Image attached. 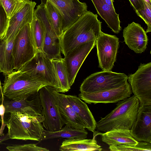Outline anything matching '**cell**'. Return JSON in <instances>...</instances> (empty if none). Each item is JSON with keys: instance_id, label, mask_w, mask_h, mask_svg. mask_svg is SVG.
<instances>
[{"instance_id": "4dcf8cb0", "label": "cell", "mask_w": 151, "mask_h": 151, "mask_svg": "<svg viewBox=\"0 0 151 151\" xmlns=\"http://www.w3.org/2000/svg\"><path fill=\"white\" fill-rule=\"evenodd\" d=\"M144 8L135 12L137 15L145 22L147 27L146 32H151V5L144 1Z\"/></svg>"}, {"instance_id": "e0dca14e", "label": "cell", "mask_w": 151, "mask_h": 151, "mask_svg": "<svg viewBox=\"0 0 151 151\" xmlns=\"http://www.w3.org/2000/svg\"><path fill=\"white\" fill-rule=\"evenodd\" d=\"M3 103L5 113L16 111L42 115L38 92L28 99L19 101L11 100L4 96Z\"/></svg>"}, {"instance_id": "44dd1931", "label": "cell", "mask_w": 151, "mask_h": 151, "mask_svg": "<svg viewBox=\"0 0 151 151\" xmlns=\"http://www.w3.org/2000/svg\"><path fill=\"white\" fill-rule=\"evenodd\" d=\"M96 134L100 135L102 141L109 146L136 145L138 142L132 137L128 129H115L104 133L99 132Z\"/></svg>"}, {"instance_id": "8fae6325", "label": "cell", "mask_w": 151, "mask_h": 151, "mask_svg": "<svg viewBox=\"0 0 151 151\" xmlns=\"http://www.w3.org/2000/svg\"><path fill=\"white\" fill-rule=\"evenodd\" d=\"M132 93L129 83L127 82L117 88L102 91L89 93H81L78 97L89 104L99 103H116L130 97Z\"/></svg>"}, {"instance_id": "9c48e42d", "label": "cell", "mask_w": 151, "mask_h": 151, "mask_svg": "<svg viewBox=\"0 0 151 151\" xmlns=\"http://www.w3.org/2000/svg\"><path fill=\"white\" fill-rule=\"evenodd\" d=\"M127 80L139 105H151V62L141 63L134 73L128 76Z\"/></svg>"}, {"instance_id": "83f0119b", "label": "cell", "mask_w": 151, "mask_h": 151, "mask_svg": "<svg viewBox=\"0 0 151 151\" xmlns=\"http://www.w3.org/2000/svg\"><path fill=\"white\" fill-rule=\"evenodd\" d=\"M45 5L52 27L59 38L63 32L62 29V15L59 10L50 0H47Z\"/></svg>"}, {"instance_id": "836d02e7", "label": "cell", "mask_w": 151, "mask_h": 151, "mask_svg": "<svg viewBox=\"0 0 151 151\" xmlns=\"http://www.w3.org/2000/svg\"><path fill=\"white\" fill-rule=\"evenodd\" d=\"M135 11L144 8V0H129Z\"/></svg>"}, {"instance_id": "2e32d148", "label": "cell", "mask_w": 151, "mask_h": 151, "mask_svg": "<svg viewBox=\"0 0 151 151\" xmlns=\"http://www.w3.org/2000/svg\"><path fill=\"white\" fill-rule=\"evenodd\" d=\"M123 33L124 41L130 49L137 53L145 51L148 39L147 33L140 24L134 22L129 24Z\"/></svg>"}, {"instance_id": "7a4b0ae2", "label": "cell", "mask_w": 151, "mask_h": 151, "mask_svg": "<svg viewBox=\"0 0 151 151\" xmlns=\"http://www.w3.org/2000/svg\"><path fill=\"white\" fill-rule=\"evenodd\" d=\"M9 114L4 123L10 139L40 141L45 130L42 124L44 120L42 115L16 111Z\"/></svg>"}, {"instance_id": "f1b7e54d", "label": "cell", "mask_w": 151, "mask_h": 151, "mask_svg": "<svg viewBox=\"0 0 151 151\" xmlns=\"http://www.w3.org/2000/svg\"><path fill=\"white\" fill-rule=\"evenodd\" d=\"M111 151H151V143L138 142L136 145H122L109 146Z\"/></svg>"}, {"instance_id": "5bb4252c", "label": "cell", "mask_w": 151, "mask_h": 151, "mask_svg": "<svg viewBox=\"0 0 151 151\" xmlns=\"http://www.w3.org/2000/svg\"><path fill=\"white\" fill-rule=\"evenodd\" d=\"M35 1H25L17 12L10 19L5 34L3 38L9 41L14 39L20 29L25 25L31 23L34 16Z\"/></svg>"}, {"instance_id": "ab89813d", "label": "cell", "mask_w": 151, "mask_h": 151, "mask_svg": "<svg viewBox=\"0 0 151 151\" xmlns=\"http://www.w3.org/2000/svg\"><path fill=\"white\" fill-rule=\"evenodd\" d=\"M19 1H22V0H17Z\"/></svg>"}, {"instance_id": "484cf974", "label": "cell", "mask_w": 151, "mask_h": 151, "mask_svg": "<svg viewBox=\"0 0 151 151\" xmlns=\"http://www.w3.org/2000/svg\"><path fill=\"white\" fill-rule=\"evenodd\" d=\"M42 52L51 60L61 58L59 38L52 36L45 31Z\"/></svg>"}, {"instance_id": "d590c367", "label": "cell", "mask_w": 151, "mask_h": 151, "mask_svg": "<svg viewBox=\"0 0 151 151\" xmlns=\"http://www.w3.org/2000/svg\"><path fill=\"white\" fill-rule=\"evenodd\" d=\"M1 132H0V144L3 142L10 139L8 133L5 134H4L2 136H1Z\"/></svg>"}, {"instance_id": "277c9868", "label": "cell", "mask_w": 151, "mask_h": 151, "mask_svg": "<svg viewBox=\"0 0 151 151\" xmlns=\"http://www.w3.org/2000/svg\"><path fill=\"white\" fill-rule=\"evenodd\" d=\"M47 86L19 70L5 76L1 88L4 96L19 101L28 99Z\"/></svg>"}, {"instance_id": "3957f363", "label": "cell", "mask_w": 151, "mask_h": 151, "mask_svg": "<svg viewBox=\"0 0 151 151\" xmlns=\"http://www.w3.org/2000/svg\"><path fill=\"white\" fill-rule=\"evenodd\" d=\"M118 102L113 110L96 122L97 131L105 132L115 129H131L137 119L139 100L133 95Z\"/></svg>"}, {"instance_id": "5b68a950", "label": "cell", "mask_w": 151, "mask_h": 151, "mask_svg": "<svg viewBox=\"0 0 151 151\" xmlns=\"http://www.w3.org/2000/svg\"><path fill=\"white\" fill-rule=\"evenodd\" d=\"M20 70L58 91V83L53 65L51 60L42 52H37Z\"/></svg>"}, {"instance_id": "d4e9b609", "label": "cell", "mask_w": 151, "mask_h": 151, "mask_svg": "<svg viewBox=\"0 0 151 151\" xmlns=\"http://www.w3.org/2000/svg\"><path fill=\"white\" fill-rule=\"evenodd\" d=\"M51 61L53 65L57 79L59 92L65 93L70 88L68 81L67 72L64 58L52 59Z\"/></svg>"}, {"instance_id": "30bf717a", "label": "cell", "mask_w": 151, "mask_h": 151, "mask_svg": "<svg viewBox=\"0 0 151 151\" xmlns=\"http://www.w3.org/2000/svg\"><path fill=\"white\" fill-rule=\"evenodd\" d=\"M119 43L116 36L102 31L96 40L99 67L102 71H111L116 60Z\"/></svg>"}, {"instance_id": "ac0fdd59", "label": "cell", "mask_w": 151, "mask_h": 151, "mask_svg": "<svg viewBox=\"0 0 151 151\" xmlns=\"http://www.w3.org/2000/svg\"><path fill=\"white\" fill-rule=\"evenodd\" d=\"M52 93L56 104L65 124L73 128L85 129V126L69 104L66 95L58 92L53 88Z\"/></svg>"}, {"instance_id": "f35d334b", "label": "cell", "mask_w": 151, "mask_h": 151, "mask_svg": "<svg viewBox=\"0 0 151 151\" xmlns=\"http://www.w3.org/2000/svg\"><path fill=\"white\" fill-rule=\"evenodd\" d=\"M22 1H30L29 0H22Z\"/></svg>"}, {"instance_id": "6da1fadb", "label": "cell", "mask_w": 151, "mask_h": 151, "mask_svg": "<svg viewBox=\"0 0 151 151\" xmlns=\"http://www.w3.org/2000/svg\"><path fill=\"white\" fill-rule=\"evenodd\" d=\"M97 17V14L87 11L63 32L59 40L64 56L82 44L96 41L101 32L102 22Z\"/></svg>"}, {"instance_id": "d6a6232c", "label": "cell", "mask_w": 151, "mask_h": 151, "mask_svg": "<svg viewBox=\"0 0 151 151\" xmlns=\"http://www.w3.org/2000/svg\"><path fill=\"white\" fill-rule=\"evenodd\" d=\"M9 18L3 6L0 4V38L3 37L8 27Z\"/></svg>"}, {"instance_id": "d6986e66", "label": "cell", "mask_w": 151, "mask_h": 151, "mask_svg": "<svg viewBox=\"0 0 151 151\" xmlns=\"http://www.w3.org/2000/svg\"><path fill=\"white\" fill-rule=\"evenodd\" d=\"M98 14L114 33L122 29L119 14L115 11L114 0H91Z\"/></svg>"}, {"instance_id": "9a60e30c", "label": "cell", "mask_w": 151, "mask_h": 151, "mask_svg": "<svg viewBox=\"0 0 151 151\" xmlns=\"http://www.w3.org/2000/svg\"><path fill=\"white\" fill-rule=\"evenodd\" d=\"M130 132L137 141L151 143V105H139L137 119Z\"/></svg>"}, {"instance_id": "52a82bcc", "label": "cell", "mask_w": 151, "mask_h": 151, "mask_svg": "<svg viewBox=\"0 0 151 151\" xmlns=\"http://www.w3.org/2000/svg\"><path fill=\"white\" fill-rule=\"evenodd\" d=\"M36 53L30 24L28 23L20 29L14 41L12 55L14 69L20 70L34 57Z\"/></svg>"}, {"instance_id": "4fadbf2b", "label": "cell", "mask_w": 151, "mask_h": 151, "mask_svg": "<svg viewBox=\"0 0 151 151\" xmlns=\"http://www.w3.org/2000/svg\"><path fill=\"white\" fill-rule=\"evenodd\" d=\"M96 41L82 44L69 52L64 58L70 87L86 58L96 45Z\"/></svg>"}, {"instance_id": "cb8c5ba5", "label": "cell", "mask_w": 151, "mask_h": 151, "mask_svg": "<svg viewBox=\"0 0 151 151\" xmlns=\"http://www.w3.org/2000/svg\"><path fill=\"white\" fill-rule=\"evenodd\" d=\"M88 134L87 131L85 129L73 128L66 125L61 130L58 131L52 132L44 130L39 142L57 138L85 139L87 137Z\"/></svg>"}, {"instance_id": "74e56055", "label": "cell", "mask_w": 151, "mask_h": 151, "mask_svg": "<svg viewBox=\"0 0 151 151\" xmlns=\"http://www.w3.org/2000/svg\"><path fill=\"white\" fill-rule=\"evenodd\" d=\"M144 1L148 4L149 5H151V0H144Z\"/></svg>"}, {"instance_id": "8d00e7d4", "label": "cell", "mask_w": 151, "mask_h": 151, "mask_svg": "<svg viewBox=\"0 0 151 151\" xmlns=\"http://www.w3.org/2000/svg\"><path fill=\"white\" fill-rule=\"evenodd\" d=\"M4 96L3 94L1 86L0 85V99L3 98Z\"/></svg>"}, {"instance_id": "603a6c76", "label": "cell", "mask_w": 151, "mask_h": 151, "mask_svg": "<svg viewBox=\"0 0 151 151\" xmlns=\"http://www.w3.org/2000/svg\"><path fill=\"white\" fill-rule=\"evenodd\" d=\"M14 39L8 41L3 37L0 38V73L5 76L14 70L12 50Z\"/></svg>"}, {"instance_id": "1f68e13d", "label": "cell", "mask_w": 151, "mask_h": 151, "mask_svg": "<svg viewBox=\"0 0 151 151\" xmlns=\"http://www.w3.org/2000/svg\"><path fill=\"white\" fill-rule=\"evenodd\" d=\"M6 148L10 151H48L45 148L39 147L35 144L23 145H11L8 146Z\"/></svg>"}, {"instance_id": "7402d4cb", "label": "cell", "mask_w": 151, "mask_h": 151, "mask_svg": "<svg viewBox=\"0 0 151 151\" xmlns=\"http://www.w3.org/2000/svg\"><path fill=\"white\" fill-rule=\"evenodd\" d=\"M59 150L62 151H99L102 150L98 145L95 137L92 139L78 138H67L64 140Z\"/></svg>"}, {"instance_id": "8992f818", "label": "cell", "mask_w": 151, "mask_h": 151, "mask_svg": "<svg viewBox=\"0 0 151 151\" xmlns=\"http://www.w3.org/2000/svg\"><path fill=\"white\" fill-rule=\"evenodd\" d=\"M124 73L102 71L93 73L85 79L80 87L81 93L102 91L119 87L127 82Z\"/></svg>"}, {"instance_id": "f546056e", "label": "cell", "mask_w": 151, "mask_h": 151, "mask_svg": "<svg viewBox=\"0 0 151 151\" xmlns=\"http://www.w3.org/2000/svg\"><path fill=\"white\" fill-rule=\"evenodd\" d=\"M24 2L17 0H0V4L6 11L9 19L17 12Z\"/></svg>"}, {"instance_id": "ba28073f", "label": "cell", "mask_w": 151, "mask_h": 151, "mask_svg": "<svg viewBox=\"0 0 151 151\" xmlns=\"http://www.w3.org/2000/svg\"><path fill=\"white\" fill-rule=\"evenodd\" d=\"M53 88L45 86L41 88L38 92L42 114L44 118L42 126L47 130L55 132L61 130L65 122L56 104L52 92Z\"/></svg>"}, {"instance_id": "ffe728a7", "label": "cell", "mask_w": 151, "mask_h": 151, "mask_svg": "<svg viewBox=\"0 0 151 151\" xmlns=\"http://www.w3.org/2000/svg\"><path fill=\"white\" fill-rule=\"evenodd\" d=\"M68 101L84 125L85 128L94 132L96 122L87 104L76 95H66Z\"/></svg>"}, {"instance_id": "e575fe53", "label": "cell", "mask_w": 151, "mask_h": 151, "mask_svg": "<svg viewBox=\"0 0 151 151\" xmlns=\"http://www.w3.org/2000/svg\"><path fill=\"white\" fill-rule=\"evenodd\" d=\"M3 98L0 99V122L4 123V118L5 114V108L3 104Z\"/></svg>"}, {"instance_id": "7c38bea8", "label": "cell", "mask_w": 151, "mask_h": 151, "mask_svg": "<svg viewBox=\"0 0 151 151\" xmlns=\"http://www.w3.org/2000/svg\"><path fill=\"white\" fill-rule=\"evenodd\" d=\"M59 10L62 16V29L64 32L76 22L87 10L85 2L78 0H49ZM47 0H41L45 4Z\"/></svg>"}, {"instance_id": "4316f807", "label": "cell", "mask_w": 151, "mask_h": 151, "mask_svg": "<svg viewBox=\"0 0 151 151\" xmlns=\"http://www.w3.org/2000/svg\"><path fill=\"white\" fill-rule=\"evenodd\" d=\"M30 26L36 52H42L45 34V27L42 22L34 15Z\"/></svg>"}]
</instances>
